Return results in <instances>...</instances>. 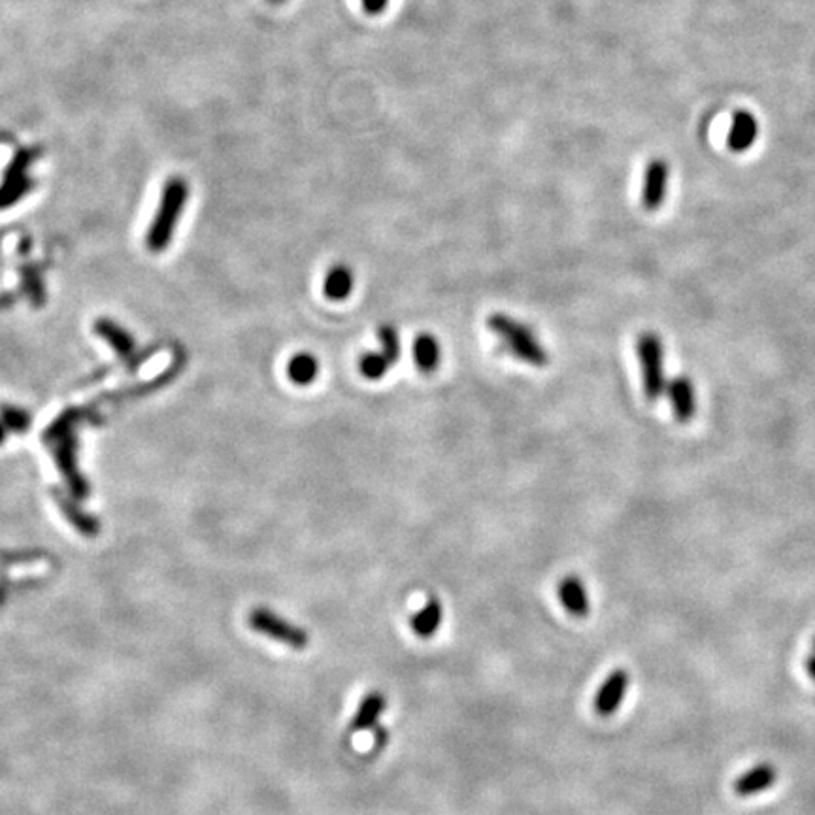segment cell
Returning a JSON list of instances; mask_svg holds the SVG:
<instances>
[{
  "label": "cell",
  "instance_id": "cell-2",
  "mask_svg": "<svg viewBox=\"0 0 815 815\" xmlns=\"http://www.w3.org/2000/svg\"><path fill=\"white\" fill-rule=\"evenodd\" d=\"M189 198V185L184 178H170L161 195V204L157 216L148 232V248L161 251L170 244V238L176 230V223L185 208Z\"/></svg>",
  "mask_w": 815,
  "mask_h": 815
},
{
  "label": "cell",
  "instance_id": "cell-9",
  "mask_svg": "<svg viewBox=\"0 0 815 815\" xmlns=\"http://www.w3.org/2000/svg\"><path fill=\"white\" fill-rule=\"evenodd\" d=\"M557 595L563 608L574 618H587L591 611V600L586 584L577 576H566L557 586Z\"/></svg>",
  "mask_w": 815,
  "mask_h": 815
},
{
  "label": "cell",
  "instance_id": "cell-6",
  "mask_svg": "<svg viewBox=\"0 0 815 815\" xmlns=\"http://www.w3.org/2000/svg\"><path fill=\"white\" fill-rule=\"evenodd\" d=\"M664 395L668 402H671L674 418L680 423H689L694 419L698 410V395H696V386L689 376L680 374L672 377V380H668Z\"/></svg>",
  "mask_w": 815,
  "mask_h": 815
},
{
  "label": "cell",
  "instance_id": "cell-19",
  "mask_svg": "<svg viewBox=\"0 0 815 815\" xmlns=\"http://www.w3.org/2000/svg\"><path fill=\"white\" fill-rule=\"evenodd\" d=\"M389 6V0H361V8L368 16H380Z\"/></svg>",
  "mask_w": 815,
  "mask_h": 815
},
{
  "label": "cell",
  "instance_id": "cell-18",
  "mask_svg": "<svg viewBox=\"0 0 815 815\" xmlns=\"http://www.w3.org/2000/svg\"><path fill=\"white\" fill-rule=\"evenodd\" d=\"M377 338L382 344V354L389 359V363L395 366V363L400 357V336L398 331L393 325H382L377 329Z\"/></svg>",
  "mask_w": 815,
  "mask_h": 815
},
{
  "label": "cell",
  "instance_id": "cell-1",
  "mask_svg": "<svg viewBox=\"0 0 815 815\" xmlns=\"http://www.w3.org/2000/svg\"><path fill=\"white\" fill-rule=\"evenodd\" d=\"M491 333L501 338L508 352L519 361L536 368L549 365V354L533 329L506 313H491L487 319Z\"/></svg>",
  "mask_w": 815,
  "mask_h": 815
},
{
  "label": "cell",
  "instance_id": "cell-13",
  "mask_svg": "<svg viewBox=\"0 0 815 815\" xmlns=\"http://www.w3.org/2000/svg\"><path fill=\"white\" fill-rule=\"evenodd\" d=\"M354 285H355L354 270L345 265H334L329 269L323 281L325 297L331 301H344L352 295Z\"/></svg>",
  "mask_w": 815,
  "mask_h": 815
},
{
  "label": "cell",
  "instance_id": "cell-20",
  "mask_svg": "<svg viewBox=\"0 0 815 815\" xmlns=\"http://www.w3.org/2000/svg\"><path fill=\"white\" fill-rule=\"evenodd\" d=\"M387 738H389V735H387V731L384 729V726L376 725V726H374V746H376L377 749H382V747L387 744Z\"/></svg>",
  "mask_w": 815,
  "mask_h": 815
},
{
  "label": "cell",
  "instance_id": "cell-14",
  "mask_svg": "<svg viewBox=\"0 0 815 815\" xmlns=\"http://www.w3.org/2000/svg\"><path fill=\"white\" fill-rule=\"evenodd\" d=\"M444 618V609L439 598H429L427 604L412 618V630L419 638H432L434 632L440 629Z\"/></svg>",
  "mask_w": 815,
  "mask_h": 815
},
{
  "label": "cell",
  "instance_id": "cell-8",
  "mask_svg": "<svg viewBox=\"0 0 815 815\" xmlns=\"http://www.w3.org/2000/svg\"><path fill=\"white\" fill-rule=\"evenodd\" d=\"M629 682L630 676L627 671H623V668H618V671L608 674V678L602 682L595 696V712L600 717H609L619 710V706L625 701Z\"/></svg>",
  "mask_w": 815,
  "mask_h": 815
},
{
  "label": "cell",
  "instance_id": "cell-11",
  "mask_svg": "<svg viewBox=\"0 0 815 815\" xmlns=\"http://www.w3.org/2000/svg\"><path fill=\"white\" fill-rule=\"evenodd\" d=\"M776 779H778V770L772 765L763 763L749 768L746 774L736 778L733 789L738 797H753L770 789Z\"/></svg>",
  "mask_w": 815,
  "mask_h": 815
},
{
  "label": "cell",
  "instance_id": "cell-12",
  "mask_svg": "<svg viewBox=\"0 0 815 815\" xmlns=\"http://www.w3.org/2000/svg\"><path fill=\"white\" fill-rule=\"evenodd\" d=\"M386 706H387V701H386L384 693L372 691L370 694H366L352 719V731L361 733V731L374 729L377 721H380Z\"/></svg>",
  "mask_w": 815,
  "mask_h": 815
},
{
  "label": "cell",
  "instance_id": "cell-3",
  "mask_svg": "<svg viewBox=\"0 0 815 815\" xmlns=\"http://www.w3.org/2000/svg\"><path fill=\"white\" fill-rule=\"evenodd\" d=\"M636 355L642 372V386L648 400H657L664 397L668 377L664 365V344L661 336L653 331H644L636 338Z\"/></svg>",
  "mask_w": 815,
  "mask_h": 815
},
{
  "label": "cell",
  "instance_id": "cell-22",
  "mask_svg": "<svg viewBox=\"0 0 815 815\" xmlns=\"http://www.w3.org/2000/svg\"><path fill=\"white\" fill-rule=\"evenodd\" d=\"M269 3H272V5H283L285 0H269Z\"/></svg>",
  "mask_w": 815,
  "mask_h": 815
},
{
  "label": "cell",
  "instance_id": "cell-5",
  "mask_svg": "<svg viewBox=\"0 0 815 815\" xmlns=\"http://www.w3.org/2000/svg\"><path fill=\"white\" fill-rule=\"evenodd\" d=\"M38 157V150H21L10 161L3 184H0V208L12 206L25 193L33 189L31 166Z\"/></svg>",
  "mask_w": 815,
  "mask_h": 815
},
{
  "label": "cell",
  "instance_id": "cell-17",
  "mask_svg": "<svg viewBox=\"0 0 815 815\" xmlns=\"http://www.w3.org/2000/svg\"><path fill=\"white\" fill-rule=\"evenodd\" d=\"M393 365L389 363V359L380 352H374V354H365L361 359H359V372L366 377V380H372V382H376V380H382V377L389 372V368H391Z\"/></svg>",
  "mask_w": 815,
  "mask_h": 815
},
{
  "label": "cell",
  "instance_id": "cell-23",
  "mask_svg": "<svg viewBox=\"0 0 815 815\" xmlns=\"http://www.w3.org/2000/svg\"><path fill=\"white\" fill-rule=\"evenodd\" d=\"M811 646H813V653H815V636L811 638Z\"/></svg>",
  "mask_w": 815,
  "mask_h": 815
},
{
  "label": "cell",
  "instance_id": "cell-21",
  "mask_svg": "<svg viewBox=\"0 0 815 815\" xmlns=\"http://www.w3.org/2000/svg\"><path fill=\"white\" fill-rule=\"evenodd\" d=\"M806 671H808L810 678L815 680V653H811V655L806 659Z\"/></svg>",
  "mask_w": 815,
  "mask_h": 815
},
{
  "label": "cell",
  "instance_id": "cell-16",
  "mask_svg": "<svg viewBox=\"0 0 815 815\" xmlns=\"http://www.w3.org/2000/svg\"><path fill=\"white\" fill-rule=\"evenodd\" d=\"M319 374V361L312 354H299L287 365L289 380L297 386H310Z\"/></svg>",
  "mask_w": 815,
  "mask_h": 815
},
{
  "label": "cell",
  "instance_id": "cell-4",
  "mask_svg": "<svg viewBox=\"0 0 815 815\" xmlns=\"http://www.w3.org/2000/svg\"><path fill=\"white\" fill-rule=\"evenodd\" d=\"M249 627L260 634H265L276 642L291 646L295 650H304L310 644V634L306 629L291 623L269 608H255L249 611Z\"/></svg>",
  "mask_w": 815,
  "mask_h": 815
},
{
  "label": "cell",
  "instance_id": "cell-10",
  "mask_svg": "<svg viewBox=\"0 0 815 815\" xmlns=\"http://www.w3.org/2000/svg\"><path fill=\"white\" fill-rule=\"evenodd\" d=\"M757 136H759V123H757L755 115L747 110H738L733 115L729 136H726L729 150H733L735 153H744L755 143Z\"/></svg>",
  "mask_w": 815,
  "mask_h": 815
},
{
  "label": "cell",
  "instance_id": "cell-7",
  "mask_svg": "<svg viewBox=\"0 0 815 815\" xmlns=\"http://www.w3.org/2000/svg\"><path fill=\"white\" fill-rule=\"evenodd\" d=\"M668 182H671V168H668L666 161H650L644 170L642 182V206L648 212H655L662 206L668 193Z\"/></svg>",
  "mask_w": 815,
  "mask_h": 815
},
{
  "label": "cell",
  "instance_id": "cell-15",
  "mask_svg": "<svg viewBox=\"0 0 815 815\" xmlns=\"http://www.w3.org/2000/svg\"><path fill=\"white\" fill-rule=\"evenodd\" d=\"M414 359L421 372H425V374L434 372L440 366V361H442L440 342L429 333L419 334L414 342Z\"/></svg>",
  "mask_w": 815,
  "mask_h": 815
}]
</instances>
